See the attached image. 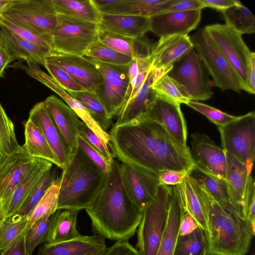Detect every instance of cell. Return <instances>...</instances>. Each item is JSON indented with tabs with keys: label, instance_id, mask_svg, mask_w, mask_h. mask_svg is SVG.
<instances>
[{
	"label": "cell",
	"instance_id": "6da1fadb",
	"mask_svg": "<svg viewBox=\"0 0 255 255\" xmlns=\"http://www.w3.org/2000/svg\"><path fill=\"white\" fill-rule=\"evenodd\" d=\"M109 134L110 149L122 163L157 174L162 170L190 174L195 167L190 150L180 147L153 121L139 118L125 125H114Z\"/></svg>",
	"mask_w": 255,
	"mask_h": 255
},
{
	"label": "cell",
	"instance_id": "7a4b0ae2",
	"mask_svg": "<svg viewBox=\"0 0 255 255\" xmlns=\"http://www.w3.org/2000/svg\"><path fill=\"white\" fill-rule=\"evenodd\" d=\"M95 234L114 241L128 240L138 227L142 212L125 187L120 164L114 159L104 186L92 206L86 209Z\"/></svg>",
	"mask_w": 255,
	"mask_h": 255
},
{
	"label": "cell",
	"instance_id": "3957f363",
	"mask_svg": "<svg viewBox=\"0 0 255 255\" xmlns=\"http://www.w3.org/2000/svg\"><path fill=\"white\" fill-rule=\"evenodd\" d=\"M107 174L78 147L60 176L57 210L90 208L104 186Z\"/></svg>",
	"mask_w": 255,
	"mask_h": 255
},
{
	"label": "cell",
	"instance_id": "277c9868",
	"mask_svg": "<svg viewBox=\"0 0 255 255\" xmlns=\"http://www.w3.org/2000/svg\"><path fill=\"white\" fill-rule=\"evenodd\" d=\"M198 183L208 206L209 252L219 255H246L255 229L247 219L218 203Z\"/></svg>",
	"mask_w": 255,
	"mask_h": 255
},
{
	"label": "cell",
	"instance_id": "5b68a950",
	"mask_svg": "<svg viewBox=\"0 0 255 255\" xmlns=\"http://www.w3.org/2000/svg\"><path fill=\"white\" fill-rule=\"evenodd\" d=\"M171 186L160 185L155 197L142 211L136 247L139 255H155L168 218Z\"/></svg>",
	"mask_w": 255,
	"mask_h": 255
},
{
	"label": "cell",
	"instance_id": "8992f818",
	"mask_svg": "<svg viewBox=\"0 0 255 255\" xmlns=\"http://www.w3.org/2000/svg\"><path fill=\"white\" fill-rule=\"evenodd\" d=\"M57 16L52 0H12L1 16L37 33L53 50L52 35Z\"/></svg>",
	"mask_w": 255,
	"mask_h": 255
},
{
	"label": "cell",
	"instance_id": "52a82bcc",
	"mask_svg": "<svg viewBox=\"0 0 255 255\" xmlns=\"http://www.w3.org/2000/svg\"><path fill=\"white\" fill-rule=\"evenodd\" d=\"M98 24L58 14L52 35L54 53L84 56L99 41Z\"/></svg>",
	"mask_w": 255,
	"mask_h": 255
},
{
	"label": "cell",
	"instance_id": "ba28073f",
	"mask_svg": "<svg viewBox=\"0 0 255 255\" xmlns=\"http://www.w3.org/2000/svg\"><path fill=\"white\" fill-rule=\"evenodd\" d=\"M193 48L213 80V85L222 91L240 93V81L204 27L190 36Z\"/></svg>",
	"mask_w": 255,
	"mask_h": 255
},
{
	"label": "cell",
	"instance_id": "9c48e42d",
	"mask_svg": "<svg viewBox=\"0 0 255 255\" xmlns=\"http://www.w3.org/2000/svg\"><path fill=\"white\" fill-rule=\"evenodd\" d=\"M223 149L246 165L251 174L255 158V113L218 128Z\"/></svg>",
	"mask_w": 255,
	"mask_h": 255
},
{
	"label": "cell",
	"instance_id": "30bf717a",
	"mask_svg": "<svg viewBox=\"0 0 255 255\" xmlns=\"http://www.w3.org/2000/svg\"><path fill=\"white\" fill-rule=\"evenodd\" d=\"M89 59L99 70L103 79L102 85L95 93L104 107L108 117L112 119L128 100L130 84L128 64H110Z\"/></svg>",
	"mask_w": 255,
	"mask_h": 255
},
{
	"label": "cell",
	"instance_id": "8fae6325",
	"mask_svg": "<svg viewBox=\"0 0 255 255\" xmlns=\"http://www.w3.org/2000/svg\"><path fill=\"white\" fill-rule=\"evenodd\" d=\"M167 74L185 87L191 101H206L213 95L209 74L193 48Z\"/></svg>",
	"mask_w": 255,
	"mask_h": 255
},
{
	"label": "cell",
	"instance_id": "7c38bea8",
	"mask_svg": "<svg viewBox=\"0 0 255 255\" xmlns=\"http://www.w3.org/2000/svg\"><path fill=\"white\" fill-rule=\"evenodd\" d=\"M204 28L237 75L242 90H246L247 62L251 52L242 34L226 24H214Z\"/></svg>",
	"mask_w": 255,
	"mask_h": 255
},
{
	"label": "cell",
	"instance_id": "4fadbf2b",
	"mask_svg": "<svg viewBox=\"0 0 255 255\" xmlns=\"http://www.w3.org/2000/svg\"><path fill=\"white\" fill-rule=\"evenodd\" d=\"M139 118L158 124L180 147L190 150L186 144L187 126L180 104L155 92L145 112Z\"/></svg>",
	"mask_w": 255,
	"mask_h": 255
},
{
	"label": "cell",
	"instance_id": "5bb4252c",
	"mask_svg": "<svg viewBox=\"0 0 255 255\" xmlns=\"http://www.w3.org/2000/svg\"><path fill=\"white\" fill-rule=\"evenodd\" d=\"M120 168L129 197L142 212L157 194L160 185L158 174L129 163H122Z\"/></svg>",
	"mask_w": 255,
	"mask_h": 255
},
{
	"label": "cell",
	"instance_id": "9a60e30c",
	"mask_svg": "<svg viewBox=\"0 0 255 255\" xmlns=\"http://www.w3.org/2000/svg\"><path fill=\"white\" fill-rule=\"evenodd\" d=\"M191 137L190 153L195 166L214 177L225 180V151L205 134L194 133Z\"/></svg>",
	"mask_w": 255,
	"mask_h": 255
},
{
	"label": "cell",
	"instance_id": "2e32d148",
	"mask_svg": "<svg viewBox=\"0 0 255 255\" xmlns=\"http://www.w3.org/2000/svg\"><path fill=\"white\" fill-rule=\"evenodd\" d=\"M28 120L41 131L55 156L58 167L64 170L72 155L44 102H38L33 107Z\"/></svg>",
	"mask_w": 255,
	"mask_h": 255
},
{
	"label": "cell",
	"instance_id": "e0dca14e",
	"mask_svg": "<svg viewBox=\"0 0 255 255\" xmlns=\"http://www.w3.org/2000/svg\"><path fill=\"white\" fill-rule=\"evenodd\" d=\"M46 60L64 70L86 91L95 93L103 83L99 70L84 56L54 53Z\"/></svg>",
	"mask_w": 255,
	"mask_h": 255
},
{
	"label": "cell",
	"instance_id": "ac0fdd59",
	"mask_svg": "<svg viewBox=\"0 0 255 255\" xmlns=\"http://www.w3.org/2000/svg\"><path fill=\"white\" fill-rule=\"evenodd\" d=\"M39 159L29 155L22 146L0 166L1 208Z\"/></svg>",
	"mask_w": 255,
	"mask_h": 255
},
{
	"label": "cell",
	"instance_id": "d6986e66",
	"mask_svg": "<svg viewBox=\"0 0 255 255\" xmlns=\"http://www.w3.org/2000/svg\"><path fill=\"white\" fill-rule=\"evenodd\" d=\"M202 10L164 12L149 17L150 29L160 37L185 35L196 29L201 19Z\"/></svg>",
	"mask_w": 255,
	"mask_h": 255
},
{
	"label": "cell",
	"instance_id": "ffe728a7",
	"mask_svg": "<svg viewBox=\"0 0 255 255\" xmlns=\"http://www.w3.org/2000/svg\"><path fill=\"white\" fill-rule=\"evenodd\" d=\"M173 65L160 69H152L135 96L120 110L115 125L128 124L141 117L155 95L152 86L161 77L167 73Z\"/></svg>",
	"mask_w": 255,
	"mask_h": 255
},
{
	"label": "cell",
	"instance_id": "44dd1931",
	"mask_svg": "<svg viewBox=\"0 0 255 255\" xmlns=\"http://www.w3.org/2000/svg\"><path fill=\"white\" fill-rule=\"evenodd\" d=\"M101 13L150 17L164 11L172 0H93Z\"/></svg>",
	"mask_w": 255,
	"mask_h": 255
},
{
	"label": "cell",
	"instance_id": "7402d4cb",
	"mask_svg": "<svg viewBox=\"0 0 255 255\" xmlns=\"http://www.w3.org/2000/svg\"><path fill=\"white\" fill-rule=\"evenodd\" d=\"M105 239L99 235L82 236L67 241L45 243L38 255H104L107 249Z\"/></svg>",
	"mask_w": 255,
	"mask_h": 255
},
{
	"label": "cell",
	"instance_id": "603a6c76",
	"mask_svg": "<svg viewBox=\"0 0 255 255\" xmlns=\"http://www.w3.org/2000/svg\"><path fill=\"white\" fill-rule=\"evenodd\" d=\"M44 103L73 155L78 147L80 121L78 116L72 108L54 95L48 97Z\"/></svg>",
	"mask_w": 255,
	"mask_h": 255
},
{
	"label": "cell",
	"instance_id": "cb8c5ba5",
	"mask_svg": "<svg viewBox=\"0 0 255 255\" xmlns=\"http://www.w3.org/2000/svg\"><path fill=\"white\" fill-rule=\"evenodd\" d=\"M185 213L180 184L172 186L167 221L155 255H173Z\"/></svg>",
	"mask_w": 255,
	"mask_h": 255
},
{
	"label": "cell",
	"instance_id": "d4e9b609",
	"mask_svg": "<svg viewBox=\"0 0 255 255\" xmlns=\"http://www.w3.org/2000/svg\"><path fill=\"white\" fill-rule=\"evenodd\" d=\"M226 154L227 169L225 181L227 185L230 203L240 217L244 216V204L249 173L245 165Z\"/></svg>",
	"mask_w": 255,
	"mask_h": 255
},
{
	"label": "cell",
	"instance_id": "484cf974",
	"mask_svg": "<svg viewBox=\"0 0 255 255\" xmlns=\"http://www.w3.org/2000/svg\"><path fill=\"white\" fill-rule=\"evenodd\" d=\"M192 48L188 35L160 37L153 45L151 68L160 69L173 65Z\"/></svg>",
	"mask_w": 255,
	"mask_h": 255
},
{
	"label": "cell",
	"instance_id": "4316f807",
	"mask_svg": "<svg viewBox=\"0 0 255 255\" xmlns=\"http://www.w3.org/2000/svg\"><path fill=\"white\" fill-rule=\"evenodd\" d=\"M180 187L185 212L193 217L209 236L208 206L200 185L190 174H187Z\"/></svg>",
	"mask_w": 255,
	"mask_h": 255
},
{
	"label": "cell",
	"instance_id": "83f0119b",
	"mask_svg": "<svg viewBox=\"0 0 255 255\" xmlns=\"http://www.w3.org/2000/svg\"><path fill=\"white\" fill-rule=\"evenodd\" d=\"M52 164L47 160H39L2 206L0 210L2 221L17 212L41 176L52 167Z\"/></svg>",
	"mask_w": 255,
	"mask_h": 255
},
{
	"label": "cell",
	"instance_id": "f1b7e54d",
	"mask_svg": "<svg viewBox=\"0 0 255 255\" xmlns=\"http://www.w3.org/2000/svg\"><path fill=\"white\" fill-rule=\"evenodd\" d=\"M99 29L132 38L143 37L149 31V17L101 13Z\"/></svg>",
	"mask_w": 255,
	"mask_h": 255
},
{
	"label": "cell",
	"instance_id": "f546056e",
	"mask_svg": "<svg viewBox=\"0 0 255 255\" xmlns=\"http://www.w3.org/2000/svg\"><path fill=\"white\" fill-rule=\"evenodd\" d=\"M0 37L6 42L15 60H23L44 67L46 59L54 53L50 49L19 37L2 26H0Z\"/></svg>",
	"mask_w": 255,
	"mask_h": 255
},
{
	"label": "cell",
	"instance_id": "4dcf8cb0",
	"mask_svg": "<svg viewBox=\"0 0 255 255\" xmlns=\"http://www.w3.org/2000/svg\"><path fill=\"white\" fill-rule=\"evenodd\" d=\"M99 40L131 58L151 56L153 44L144 36L132 38L99 29Z\"/></svg>",
	"mask_w": 255,
	"mask_h": 255
},
{
	"label": "cell",
	"instance_id": "1f68e13d",
	"mask_svg": "<svg viewBox=\"0 0 255 255\" xmlns=\"http://www.w3.org/2000/svg\"><path fill=\"white\" fill-rule=\"evenodd\" d=\"M57 14L99 24L101 13L93 0H52Z\"/></svg>",
	"mask_w": 255,
	"mask_h": 255
},
{
	"label": "cell",
	"instance_id": "d6a6232c",
	"mask_svg": "<svg viewBox=\"0 0 255 255\" xmlns=\"http://www.w3.org/2000/svg\"><path fill=\"white\" fill-rule=\"evenodd\" d=\"M79 210H57L46 243L55 244L74 239L81 235L76 228Z\"/></svg>",
	"mask_w": 255,
	"mask_h": 255
},
{
	"label": "cell",
	"instance_id": "836d02e7",
	"mask_svg": "<svg viewBox=\"0 0 255 255\" xmlns=\"http://www.w3.org/2000/svg\"><path fill=\"white\" fill-rule=\"evenodd\" d=\"M25 143L23 148L29 155L47 160L58 167V162L40 129L28 120L25 124Z\"/></svg>",
	"mask_w": 255,
	"mask_h": 255
},
{
	"label": "cell",
	"instance_id": "e575fe53",
	"mask_svg": "<svg viewBox=\"0 0 255 255\" xmlns=\"http://www.w3.org/2000/svg\"><path fill=\"white\" fill-rule=\"evenodd\" d=\"M209 252L208 235L198 227L190 234L179 235L173 255H206Z\"/></svg>",
	"mask_w": 255,
	"mask_h": 255
},
{
	"label": "cell",
	"instance_id": "d590c367",
	"mask_svg": "<svg viewBox=\"0 0 255 255\" xmlns=\"http://www.w3.org/2000/svg\"><path fill=\"white\" fill-rule=\"evenodd\" d=\"M222 12L227 26L242 34L255 33V16L240 1Z\"/></svg>",
	"mask_w": 255,
	"mask_h": 255
},
{
	"label": "cell",
	"instance_id": "8d00e7d4",
	"mask_svg": "<svg viewBox=\"0 0 255 255\" xmlns=\"http://www.w3.org/2000/svg\"><path fill=\"white\" fill-rule=\"evenodd\" d=\"M190 175L205 188L216 201L222 206L234 210L230 203L228 187L225 180L214 177L196 166L191 172Z\"/></svg>",
	"mask_w": 255,
	"mask_h": 255
},
{
	"label": "cell",
	"instance_id": "74e56055",
	"mask_svg": "<svg viewBox=\"0 0 255 255\" xmlns=\"http://www.w3.org/2000/svg\"><path fill=\"white\" fill-rule=\"evenodd\" d=\"M58 178V170L57 167H52L45 171L19 210L14 215L21 218H26L27 215L40 201L51 185Z\"/></svg>",
	"mask_w": 255,
	"mask_h": 255
},
{
	"label": "cell",
	"instance_id": "f35d334b",
	"mask_svg": "<svg viewBox=\"0 0 255 255\" xmlns=\"http://www.w3.org/2000/svg\"><path fill=\"white\" fill-rule=\"evenodd\" d=\"M14 126L0 103V166L10 155L19 150Z\"/></svg>",
	"mask_w": 255,
	"mask_h": 255
},
{
	"label": "cell",
	"instance_id": "ab89813d",
	"mask_svg": "<svg viewBox=\"0 0 255 255\" xmlns=\"http://www.w3.org/2000/svg\"><path fill=\"white\" fill-rule=\"evenodd\" d=\"M60 186V177L54 181L34 208L27 215V228L39 219L50 216L57 210L58 197Z\"/></svg>",
	"mask_w": 255,
	"mask_h": 255
},
{
	"label": "cell",
	"instance_id": "60d3db41",
	"mask_svg": "<svg viewBox=\"0 0 255 255\" xmlns=\"http://www.w3.org/2000/svg\"><path fill=\"white\" fill-rule=\"evenodd\" d=\"M70 96L78 101L91 113L93 118L105 131L112 124L104 107L95 93L87 91L68 92Z\"/></svg>",
	"mask_w": 255,
	"mask_h": 255
},
{
	"label": "cell",
	"instance_id": "b9f144b4",
	"mask_svg": "<svg viewBox=\"0 0 255 255\" xmlns=\"http://www.w3.org/2000/svg\"><path fill=\"white\" fill-rule=\"evenodd\" d=\"M56 211L50 216L39 219L30 227L27 228L25 235V245L29 255H32L37 246L48 242Z\"/></svg>",
	"mask_w": 255,
	"mask_h": 255
},
{
	"label": "cell",
	"instance_id": "7bdbcfd3",
	"mask_svg": "<svg viewBox=\"0 0 255 255\" xmlns=\"http://www.w3.org/2000/svg\"><path fill=\"white\" fill-rule=\"evenodd\" d=\"M152 88L156 93L180 104H185L191 101L185 87L169 77L167 73L156 81Z\"/></svg>",
	"mask_w": 255,
	"mask_h": 255
},
{
	"label": "cell",
	"instance_id": "ee69618b",
	"mask_svg": "<svg viewBox=\"0 0 255 255\" xmlns=\"http://www.w3.org/2000/svg\"><path fill=\"white\" fill-rule=\"evenodd\" d=\"M84 57L96 61L114 65H128L132 59L99 40L88 49Z\"/></svg>",
	"mask_w": 255,
	"mask_h": 255
},
{
	"label": "cell",
	"instance_id": "f6af8a7d",
	"mask_svg": "<svg viewBox=\"0 0 255 255\" xmlns=\"http://www.w3.org/2000/svg\"><path fill=\"white\" fill-rule=\"evenodd\" d=\"M28 227L27 218L16 215L0 222V251Z\"/></svg>",
	"mask_w": 255,
	"mask_h": 255
},
{
	"label": "cell",
	"instance_id": "bcb514c9",
	"mask_svg": "<svg viewBox=\"0 0 255 255\" xmlns=\"http://www.w3.org/2000/svg\"><path fill=\"white\" fill-rule=\"evenodd\" d=\"M185 104L204 115L218 128L226 126L238 117L197 101L191 100Z\"/></svg>",
	"mask_w": 255,
	"mask_h": 255
},
{
	"label": "cell",
	"instance_id": "7dc6e473",
	"mask_svg": "<svg viewBox=\"0 0 255 255\" xmlns=\"http://www.w3.org/2000/svg\"><path fill=\"white\" fill-rule=\"evenodd\" d=\"M0 26L5 27L24 40L52 50L49 44L40 35L25 27L6 19L1 16H0Z\"/></svg>",
	"mask_w": 255,
	"mask_h": 255
},
{
	"label": "cell",
	"instance_id": "c3c4849f",
	"mask_svg": "<svg viewBox=\"0 0 255 255\" xmlns=\"http://www.w3.org/2000/svg\"><path fill=\"white\" fill-rule=\"evenodd\" d=\"M44 67L51 77L66 91H86L67 72L58 66L46 60Z\"/></svg>",
	"mask_w": 255,
	"mask_h": 255
},
{
	"label": "cell",
	"instance_id": "681fc988",
	"mask_svg": "<svg viewBox=\"0 0 255 255\" xmlns=\"http://www.w3.org/2000/svg\"><path fill=\"white\" fill-rule=\"evenodd\" d=\"M79 134L94 147L110 163L113 164L115 156L109 148L108 145L104 143L82 121L79 122Z\"/></svg>",
	"mask_w": 255,
	"mask_h": 255
},
{
	"label": "cell",
	"instance_id": "f907efd6",
	"mask_svg": "<svg viewBox=\"0 0 255 255\" xmlns=\"http://www.w3.org/2000/svg\"><path fill=\"white\" fill-rule=\"evenodd\" d=\"M78 145L86 155L104 172L108 173L112 165L80 134L78 136Z\"/></svg>",
	"mask_w": 255,
	"mask_h": 255
},
{
	"label": "cell",
	"instance_id": "816d5d0a",
	"mask_svg": "<svg viewBox=\"0 0 255 255\" xmlns=\"http://www.w3.org/2000/svg\"><path fill=\"white\" fill-rule=\"evenodd\" d=\"M244 216L255 229V184L251 175L249 178L245 199Z\"/></svg>",
	"mask_w": 255,
	"mask_h": 255
},
{
	"label": "cell",
	"instance_id": "f5cc1de1",
	"mask_svg": "<svg viewBox=\"0 0 255 255\" xmlns=\"http://www.w3.org/2000/svg\"><path fill=\"white\" fill-rule=\"evenodd\" d=\"M21 232L4 249L0 251L1 255H29L25 245V231Z\"/></svg>",
	"mask_w": 255,
	"mask_h": 255
},
{
	"label": "cell",
	"instance_id": "db71d44e",
	"mask_svg": "<svg viewBox=\"0 0 255 255\" xmlns=\"http://www.w3.org/2000/svg\"><path fill=\"white\" fill-rule=\"evenodd\" d=\"M203 8L204 7L200 0H172L168 7L162 12L187 11Z\"/></svg>",
	"mask_w": 255,
	"mask_h": 255
},
{
	"label": "cell",
	"instance_id": "11a10c76",
	"mask_svg": "<svg viewBox=\"0 0 255 255\" xmlns=\"http://www.w3.org/2000/svg\"><path fill=\"white\" fill-rule=\"evenodd\" d=\"M152 61L151 56L132 59L128 64V75L129 83L138 73L152 69Z\"/></svg>",
	"mask_w": 255,
	"mask_h": 255
},
{
	"label": "cell",
	"instance_id": "9f6ffc18",
	"mask_svg": "<svg viewBox=\"0 0 255 255\" xmlns=\"http://www.w3.org/2000/svg\"><path fill=\"white\" fill-rule=\"evenodd\" d=\"M187 174L184 172L162 170L158 172V178L160 185L174 186L182 183Z\"/></svg>",
	"mask_w": 255,
	"mask_h": 255
},
{
	"label": "cell",
	"instance_id": "6f0895ef",
	"mask_svg": "<svg viewBox=\"0 0 255 255\" xmlns=\"http://www.w3.org/2000/svg\"><path fill=\"white\" fill-rule=\"evenodd\" d=\"M104 255H139L128 240L118 241L109 248H107Z\"/></svg>",
	"mask_w": 255,
	"mask_h": 255
},
{
	"label": "cell",
	"instance_id": "680465c9",
	"mask_svg": "<svg viewBox=\"0 0 255 255\" xmlns=\"http://www.w3.org/2000/svg\"><path fill=\"white\" fill-rule=\"evenodd\" d=\"M246 91L251 94L255 93V53L252 51L247 62Z\"/></svg>",
	"mask_w": 255,
	"mask_h": 255
},
{
	"label": "cell",
	"instance_id": "91938a15",
	"mask_svg": "<svg viewBox=\"0 0 255 255\" xmlns=\"http://www.w3.org/2000/svg\"><path fill=\"white\" fill-rule=\"evenodd\" d=\"M14 60L6 42L0 37V78L3 77L5 69Z\"/></svg>",
	"mask_w": 255,
	"mask_h": 255
},
{
	"label": "cell",
	"instance_id": "94428289",
	"mask_svg": "<svg viewBox=\"0 0 255 255\" xmlns=\"http://www.w3.org/2000/svg\"><path fill=\"white\" fill-rule=\"evenodd\" d=\"M151 69H150L138 73L131 80L129 84L127 103L135 96L140 87L145 81Z\"/></svg>",
	"mask_w": 255,
	"mask_h": 255
},
{
	"label": "cell",
	"instance_id": "6125c7cd",
	"mask_svg": "<svg viewBox=\"0 0 255 255\" xmlns=\"http://www.w3.org/2000/svg\"><path fill=\"white\" fill-rule=\"evenodd\" d=\"M204 8L210 7L221 12L235 5L238 0H200Z\"/></svg>",
	"mask_w": 255,
	"mask_h": 255
},
{
	"label": "cell",
	"instance_id": "be15d7a7",
	"mask_svg": "<svg viewBox=\"0 0 255 255\" xmlns=\"http://www.w3.org/2000/svg\"><path fill=\"white\" fill-rule=\"evenodd\" d=\"M199 227L193 217L185 212L180 224L179 234L185 235L191 233Z\"/></svg>",
	"mask_w": 255,
	"mask_h": 255
},
{
	"label": "cell",
	"instance_id": "e7e4bbea",
	"mask_svg": "<svg viewBox=\"0 0 255 255\" xmlns=\"http://www.w3.org/2000/svg\"><path fill=\"white\" fill-rule=\"evenodd\" d=\"M12 0H0V16L7 10Z\"/></svg>",
	"mask_w": 255,
	"mask_h": 255
},
{
	"label": "cell",
	"instance_id": "03108f58",
	"mask_svg": "<svg viewBox=\"0 0 255 255\" xmlns=\"http://www.w3.org/2000/svg\"><path fill=\"white\" fill-rule=\"evenodd\" d=\"M0 208H1V200L0 198V222L2 221L1 217V214H0Z\"/></svg>",
	"mask_w": 255,
	"mask_h": 255
},
{
	"label": "cell",
	"instance_id": "003e7915",
	"mask_svg": "<svg viewBox=\"0 0 255 255\" xmlns=\"http://www.w3.org/2000/svg\"><path fill=\"white\" fill-rule=\"evenodd\" d=\"M206 255H219L215 254H212L210 253L209 252L208 253V254Z\"/></svg>",
	"mask_w": 255,
	"mask_h": 255
}]
</instances>
